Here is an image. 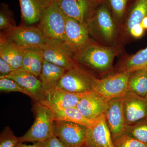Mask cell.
Returning a JSON list of instances; mask_svg holds the SVG:
<instances>
[{
	"label": "cell",
	"mask_w": 147,
	"mask_h": 147,
	"mask_svg": "<svg viewBox=\"0 0 147 147\" xmlns=\"http://www.w3.org/2000/svg\"><path fill=\"white\" fill-rule=\"evenodd\" d=\"M115 47L105 46L90 40L74 54L78 63L86 66L98 73H105L112 68L117 54Z\"/></svg>",
	"instance_id": "obj_1"
},
{
	"label": "cell",
	"mask_w": 147,
	"mask_h": 147,
	"mask_svg": "<svg viewBox=\"0 0 147 147\" xmlns=\"http://www.w3.org/2000/svg\"><path fill=\"white\" fill-rule=\"evenodd\" d=\"M87 25L90 35L102 45L114 46L117 33V27L105 1L98 5Z\"/></svg>",
	"instance_id": "obj_2"
},
{
	"label": "cell",
	"mask_w": 147,
	"mask_h": 147,
	"mask_svg": "<svg viewBox=\"0 0 147 147\" xmlns=\"http://www.w3.org/2000/svg\"><path fill=\"white\" fill-rule=\"evenodd\" d=\"M34 109V122L26 134L19 137L22 143L25 142H42L54 136V113L50 108L36 102Z\"/></svg>",
	"instance_id": "obj_3"
},
{
	"label": "cell",
	"mask_w": 147,
	"mask_h": 147,
	"mask_svg": "<svg viewBox=\"0 0 147 147\" xmlns=\"http://www.w3.org/2000/svg\"><path fill=\"white\" fill-rule=\"evenodd\" d=\"M38 27L46 40L64 44L65 16L56 1L44 11Z\"/></svg>",
	"instance_id": "obj_4"
},
{
	"label": "cell",
	"mask_w": 147,
	"mask_h": 147,
	"mask_svg": "<svg viewBox=\"0 0 147 147\" xmlns=\"http://www.w3.org/2000/svg\"><path fill=\"white\" fill-rule=\"evenodd\" d=\"M1 36L24 50L42 49L46 42L44 35L38 27L24 25L1 32Z\"/></svg>",
	"instance_id": "obj_5"
},
{
	"label": "cell",
	"mask_w": 147,
	"mask_h": 147,
	"mask_svg": "<svg viewBox=\"0 0 147 147\" xmlns=\"http://www.w3.org/2000/svg\"><path fill=\"white\" fill-rule=\"evenodd\" d=\"M132 72H118L102 79L95 78L92 91L105 100L122 98L128 92Z\"/></svg>",
	"instance_id": "obj_6"
},
{
	"label": "cell",
	"mask_w": 147,
	"mask_h": 147,
	"mask_svg": "<svg viewBox=\"0 0 147 147\" xmlns=\"http://www.w3.org/2000/svg\"><path fill=\"white\" fill-rule=\"evenodd\" d=\"M96 77L79 65L66 71L55 87L74 93L92 90Z\"/></svg>",
	"instance_id": "obj_7"
},
{
	"label": "cell",
	"mask_w": 147,
	"mask_h": 147,
	"mask_svg": "<svg viewBox=\"0 0 147 147\" xmlns=\"http://www.w3.org/2000/svg\"><path fill=\"white\" fill-rule=\"evenodd\" d=\"M65 16L87 24L102 2L96 0H55Z\"/></svg>",
	"instance_id": "obj_8"
},
{
	"label": "cell",
	"mask_w": 147,
	"mask_h": 147,
	"mask_svg": "<svg viewBox=\"0 0 147 147\" xmlns=\"http://www.w3.org/2000/svg\"><path fill=\"white\" fill-rule=\"evenodd\" d=\"M86 127L79 124L63 120H55L54 134L66 147H82L86 142Z\"/></svg>",
	"instance_id": "obj_9"
},
{
	"label": "cell",
	"mask_w": 147,
	"mask_h": 147,
	"mask_svg": "<svg viewBox=\"0 0 147 147\" xmlns=\"http://www.w3.org/2000/svg\"><path fill=\"white\" fill-rule=\"evenodd\" d=\"M42 50L44 60L62 67L66 71L79 65L74 59V54L64 44L46 40Z\"/></svg>",
	"instance_id": "obj_10"
},
{
	"label": "cell",
	"mask_w": 147,
	"mask_h": 147,
	"mask_svg": "<svg viewBox=\"0 0 147 147\" xmlns=\"http://www.w3.org/2000/svg\"><path fill=\"white\" fill-rule=\"evenodd\" d=\"M64 45L74 54L90 40L87 25L65 16Z\"/></svg>",
	"instance_id": "obj_11"
},
{
	"label": "cell",
	"mask_w": 147,
	"mask_h": 147,
	"mask_svg": "<svg viewBox=\"0 0 147 147\" xmlns=\"http://www.w3.org/2000/svg\"><path fill=\"white\" fill-rule=\"evenodd\" d=\"M84 93H74L57 87L44 92L40 103L51 110H62L76 107Z\"/></svg>",
	"instance_id": "obj_12"
},
{
	"label": "cell",
	"mask_w": 147,
	"mask_h": 147,
	"mask_svg": "<svg viewBox=\"0 0 147 147\" xmlns=\"http://www.w3.org/2000/svg\"><path fill=\"white\" fill-rule=\"evenodd\" d=\"M126 125L135 123L147 117V99L128 90L122 98Z\"/></svg>",
	"instance_id": "obj_13"
},
{
	"label": "cell",
	"mask_w": 147,
	"mask_h": 147,
	"mask_svg": "<svg viewBox=\"0 0 147 147\" xmlns=\"http://www.w3.org/2000/svg\"><path fill=\"white\" fill-rule=\"evenodd\" d=\"M85 146L87 147H115L105 115L95 121L88 128Z\"/></svg>",
	"instance_id": "obj_14"
},
{
	"label": "cell",
	"mask_w": 147,
	"mask_h": 147,
	"mask_svg": "<svg viewBox=\"0 0 147 147\" xmlns=\"http://www.w3.org/2000/svg\"><path fill=\"white\" fill-rule=\"evenodd\" d=\"M108 105V101L92 90L84 93L76 108L85 117L94 120L105 115Z\"/></svg>",
	"instance_id": "obj_15"
},
{
	"label": "cell",
	"mask_w": 147,
	"mask_h": 147,
	"mask_svg": "<svg viewBox=\"0 0 147 147\" xmlns=\"http://www.w3.org/2000/svg\"><path fill=\"white\" fill-rule=\"evenodd\" d=\"M105 116L113 139L125 133L126 124L122 98L108 101Z\"/></svg>",
	"instance_id": "obj_16"
},
{
	"label": "cell",
	"mask_w": 147,
	"mask_h": 147,
	"mask_svg": "<svg viewBox=\"0 0 147 147\" xmlns=\"http://www.w3.org/2000/svg\"><path fill=\"white\" fill-rule=\"evenodd\" d=\"M14 80L29 92L31 98L39 102L43 95L42 84L39 79L22 68L18 69L5 76Z\"/></svg>",
	"instance_id": "obj_17"
},
{
	"label": "cell",
	"mask_w": 147,
	"mask_h": 147,
	"mask_svg": "<svg viewBox=\"0 0 147 147\" xmlns=\"http://www.w3.org/2000/svg\"><path fill=\"white\" fill-rule=\"evenodd\" d=\"M55 0H19L22 20L30 26L40 22L46 9Z\"/></svg>",
	"instance_id": "obj_18"
},
{
	"label": "cell",
	"mask_w": 147,
	"mask_h": 147,
	"mask_svg": "<svg viewBox=\"0 0 147 147\" xmlns=\"http://www.w3.org/2000/svg\"><path fill=\"white\" fill-rule=\"evenodd\" d=\"M24 50L0 36V58L15 69L22 67Z\"/></svg>",
	"instance_id": "obj_19"
},
{
	"label": "cell",
	"mask_w": 147,
	"mask_h": 147,
	"mask_svg": "<svg viewBox=\"0 0 147 147\" xmlns=\"http://www.w3.org/2000/svg\"><path fill=\"white\" fill-rule=\"evenodd\" d=\"M66 71L62 67L44 60L42 71L38 77L43 91L55 87Z\"/></svg>",
	"instance_id": "obj_20"
},
{
	"label": "cell",
	"mask_w": 147,
	"mask_h": 147,
	"mask_svg": "<svg viewBox=\"0 0 147 147\" xmlns=\"http://www.w3.org/2000/svg\"><path fill=\"white\" fill-rule=\"evenodd\" d=\"M44 60L42 49L25 50L21 68L38 77Z\"/></svg>",
	"instance_id": "obj_21"
},
{
	"label": "cell",
	"mask_w": 147,
	"mask_h": 147,
	"mask_svg": "<svg viewBox=\"0 0 147 147\" xmlns=\"http://www.w3.org/2000/svg\"><path fill=\"white\" fill-rule=\"evenodd\" d=\"M147 68V47L127 57L119 65V72H133Z\"/></svg>",
	"instance_id": "obj_22"
},
{
	"label": "cell",
	"mask_w": 147,
	"mask_h": 147,
	"mask_svg": "<svg viewBox=\"0 0 147 147\" xmlns=\"http://www.w3.org/2000/svg\"><path fill=\"white\" fill-rule=\"evenodd\" d=\"M51 110L54 113L55 120L75 123L88 128L92 125L96 120H91L85 117L76 107H69L62 110Z\"/></svg>",
	"instance_id": "obj_23"
},
{
	"label": "cell",
	"mask_w": 147,
	"mask_h": 147,
	"mask_svg": "<svg viewBox=\"0 0 147 147\" xmlns=\"http://www.w3.org/2000/svg\"><path fill=\"white\" fill-rule=\"evenodd\" d=\"M147 16V0H136L131 7L124 25V30L129 34L130 29L137 24H141Z\"/></svg>",
	"instance_id": "obj_24"
},
{
	"label": "cell",
	"mask_w": 147,
	"mask_h": 147,
	"mask_svg": "<svg viewBox=\"0 0 147 147\" xmlns=\"http://www.w3.org/2000/svg\"><path fill=\"white\" fill-rule=\"evenodd\" d=\"M129 90L142 97L147 94V68L131 72L128 82Z\"/></svg>",
	"instance_id": "obj_25"
},
{
	"label": "cell",
	"mask_w": 147,
	"mask_h": 147,
	"mask_svg": "<svg viewBox=\"0 0 147 147\" xmlns=\"http://www.w3.org/2000/svg\"><path fill=\"white\" fill-rule=\"evenodd\" d=\"M125 133L147 144V117L132 124L126 125Z\"/></svg>",
	"instance_id": "obj_26"
},
{
	"label": "cell",
	"mask_w": 147,
	"mask_h": 147,
	"mask_svg": "<svg viewBox=\"0 0 147 147\" xmlns=\"http://www.w3.org/2000/svg\"><path fill=\"white\" fill-rule=\"evenodd\" d=\"M17 26L13 12L7 4L1 3L0 8V30L1 32L9 30Z\"/></svg>",
	"instance_id": "obj_27"
},
{
	"label": "cell",
	"mask_w": 147,
	"mask_h": 147,
	"mask_svg": "<svg viewBox=\"0 0 147 147\" xmlns=\"http://www.w3.org/2000/svg\"><path fill=\"white\" fill-rule=\"evenodd\" d=\"M115 21L120 22L125 14L129 0H105Z\"/></svg>",
	"instance_id": "obj_28"
},
{
	"label": "cell",
	"mask_w": 147,
	"mask_h": 147,
	"mask_svg": "<svg viewBox=\"0 0 147 147\" xmlns=\"http://www.w3.org/2000/svg\"><path fill=\"white\" fill-rule=\"evenodd\" d=\"M0 90L1 92H19L31 98L30 94L26 89L14 80L6 77H0Z\"/></svg>",
	"instance_id": "obj_29"
},
{
	"label": "cell",
	"mask_w": 147,
	"mask_h": 147,
	"mask_svg": "<svg viewBox=\"0 0 147 147\" xmlns=\"http://www.w3.org/2000/svg\"><path fill=\"white\" fill-rule=\"evenodd\" d=\"M19 137H16L9 127L4 129L0 135V147H18L20 143Z\"/></svg>",
	"instance_id": "obj_30"
},
{
	"label": "cell",
	"mask_w": 147,
	"mask_h": 147,
	"mask_svg": "<svg viewBox=\"0 0 147 147\" xmlns=\"http://www.w3.org/2000/svg\"><path fill=\"white\" fill-rule=\"evenodd\" d=\"M115 147H147V144L134 139L126 133L113 139Z\"/></svg>",
	"instance_id": "obj_31"
},
{
	"label": "cell",
	"mask_w": 147,
	"mask_h": 147,
	"mask_svg": "<svg viewBox=\"0 0 147 147\" xmlns=\"http://www.w3.org/2000/svg\"><path fill=\"white\" fill-rule=\"evenodd\" d=\"M38 142L40 147H66L63 142L55 135L43 142Z\"/></svg>",
	"instance_id": "obj_32"
},
{
	"label": "cell",
	"mask_w": 147,
	"mask_h": 147,
	"mask_svg": "<svg viewBox=\"0 0 147 147\" xmlns=\"http://www.w3.org/2000/svg\"><path fill=\"white\" fill-rule=\"evenodd\" d=\"M15 69L10 64L0 58V77H5Z\"/></svg>",
	"instance_id": "obj_33"
},
{
	"label": "cell",
	"mask_w": 147,
	"mask_h": 147,
	"mask_svg": "<svg viewBox=\"0 0 147 147\" xmlns=\"http://www.w3.org/2000/svg\"><path fill=\"white\" fill-rule=\"evenodd\" d=\"M144 30L141 24H137L130 29L129 34L134 38H139L144 34Z\"/></svg>",
	"instance_id": "obj_34"
},
{
	"label": "cell",
	"mask_w": 147,
	"mask_h": 147,
	"mask_svg": "<svg viewBox=\"0 0 147 147\" xmlns=\"http://www.w3.org/2000/svg\"><path fill=\"white\" fill-rule=\"evenodd\" d=\"M18 147H40V146L39 142H36L34 144L32 145H28L23 144L21 143L18 145Z\"/></svg>",
	"instance_id": "obj_35"
},
{
	"label": "cell",
	"mask_w": 147,
	"mask_h": 147,
	"mask_svg": "<svg viewBox=\"0 0 147 147\" xmlns=\"http://www.w3.org/2000/svg\"><path fill=\"white\" fill-rule=\"evenodd\" d=\"M141 24L145 30L147 29V16L143 19Z\"/></svg>",
	"instance_id": "obj_36"
},
{
	"label": "cell",
	"mask_w": 147,
	"mask_h": 147,
	"mask_svg": "<svg viewBox=\"0 0 147 147\" xmlns=\"http://www.w3.org/2000/svg\"><path fill=\"white\" fill-rule=\"evenodd\" d=\"M96 1H98L100 2H102L104 1L105 0H96Z\"/></svg>",
	"instance_id": "obj_37"
},
{
	"label": "cell",
	"mask_w": 147,
	"mask_h": 147,
	"mask_svg": "<svg viewBox=\"0 0 147 147\" xmlns=\"http://www.w3.org/2000/svg\"><path fill=\"white\" fill-rule=\"evenodd\" d=\"M82 147H87L86 146H85V145H84V146H83Z\"/></svg>",
	"instance_id": "obj_38"
},
{
	"label": "cell",
	"mask_w": 147,
	"mask_h": 147,
	"mask_svg": "<svg viewBox=\"0 0 147 147\" xmlns=\"http://www.w3.org/2000/svg\"><path fill=\"white\" fill-rule=\"evenodd\" d=\"M146 97V98H147V95H146V97Z\"/></svg>",
	"instance_id": "obj_39"
}]
</instances>
